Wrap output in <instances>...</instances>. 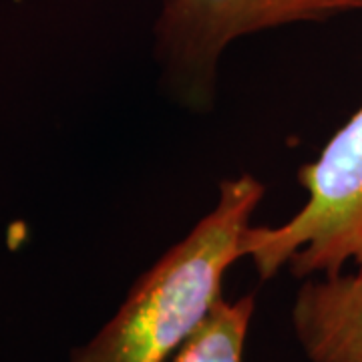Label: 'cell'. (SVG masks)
Returning a JSON list of instances; mask_svg holds the SVG:
<instances>
[{"label":"cell","instance_id":"cell-1","mask_svg":"<svg viewBox=\"0 0 362 362\" xmlns=\"http://www.w3.org/2000/svg\"><path fill=\"white\" fill-rule=\"evenodd\" d=\"M262 197L264 185L250 173L221 181L216 207L143 274L69 362H169L223 298V276L244 258V233Z\"/></svg>","mask_w":362,"mask_h":362},{"label":"cell","instance_id":"cell-2","mask_svg":"<svg viewBox=\"0 0 362 362\" xmlns=\"http://www.w3.org/2000/svg\"><path fill=\"white\" fill-rule=\"evenodd\" d=\"M306 204L280 226H250L244 256L262 280L288 268L294 278H332L346 264L362 274V105L302 165Z\"/></svg>","mask_w":362,"mask_h":362},{"label":"cell","instance_id":"cell-3","mask_svg":"<svg viewBox=\"0 0 362 362\" xmlns=\"http://www.w3.org/2000/svg\"><path fill=\"white\" fill-rule=\"evenodd\" d=\"M358 13L362 0H163L156 51L181 101L199 109L214 101L218 61L235 39Z\"/></svg>","mask_w":362,"mask_h":362},{"label":"cell","instance_id":"cell-4","mask_svg":"<svg viewBox=\"0 0 362 362\" xmlns=\"http://www.w3.org/2000/svg\"><path fill=\"white\" fill-rule=\"evenodd\" d=\"M292 328L310 362H362V274L308 278L292 304Z\"/></svg>","mask_w":362,"mask_h":362},{"label":"cell","instance_id":"cell-5","mask_svg":"<svg viewBox=\"0 0 362 362\" xmlns=\"http://www.w3.org/2000/svg\"><path fill=\"white\" fill-rule=\"evenodd\" d=\"M254 306L252 294L235 302L221 298L206 322L169 362H244Z\"/></svg>","mask_w":362,"mask_h":362}]
</instances>
